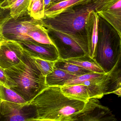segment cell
<instances>
[{
  "instance_id": "obj_1",
  "label": "cell",
  "mask_w": 121,
  "mask_h": 121,
  "mask_svg": "<svg viewBox=\"0 0 121 121\" xmlns=\"http://www.w3.org/2000/svg\"><path fill=\"white\" fill-rule=\"evenodd\" d=\"M114 0H86L59 14L41 19L43 26L61 32L71 37L89 53L87 30L92 13L104 10Z\"/></svg>"
},
{
  "instance_id": "obj_2",
  "label": "cell",
  "mask_w": 121,
  "mask_h": 121,
  "mask_svg": "<svg viewBox=\"0 0 121 121\" xmlns=\"http://www.w3.org/2000/svg\"><path fill=\"white\" fill-rule=\"evenodd\" d=\"M28 103L36 112L35 121H67L81 111L86 104L65 96L60 86L48 87Z\"/></svg>"
},
{
  "instance_id": "obj_3",
  "label": "cell",
  "mask_w": 121,
  "mask_h": 121,
  "mask_svg": "<svg viewBox=\"0 0 121 121\" xmlns=\"http://www.w3.org/2000/svg\"><path fill=\"white\" fill-rule=\"evenodd\" d=\"M8 85L28 102L48 87L34 58L23 50L20 63L4 69Z\"/></svg>"
},
{
  "instance_id": "obj_4",
  "label": "cell",
  "mask_w": 121,
  "mask_h": 121,
  "mask_svg": "<svg viewBox=\"0 0 121 121\" xmlns=\"http://www.w3.org/2000/svg\"><path fill=\"white\" fill-rule=\"evenodd\" d=\"M121 57V34L99 16L96 54L93 59L107 73Z\"/></svg>"
},
{
  "instance_id": "obj_5",
  "label": "cell",
  "mask_w": 121,
  "mask_h": 121,
  "mask_svg": "<svg viewBox=\"0 0 121 121\" xmlns=\"http://www.w3.org/2000/svg\"><path fill=\"white\" fill-rule=\"evenodd\" d=\"M40 20H36L28 11L17 17L11 16L0 26L3 39L16 42L34 41L28 37V32L43 26Z\"/></svg>"
},
{
  "instance_id": "obj_6",
  "label": "cell",
  "mask_w": 121,
  "mask_h": 121,
  "mask_svg": "<svg viewBox=\"0 0 121 121\" xmlns=\"http://www.w3.org/2000/svg\"><path fill=\"white\" fill-rule=\"evenodd\" d=\"M45 28L50 39L57 50L60 59L67 60L86 54L79 45L69 35L52 29Z\"/></svg>"
},
{
  "instance_id": "obj_7",
  "label": "cell",
  "mask_w": 121,
  "mask_h": 121,
  "mask_svg": "<svg viewBox=\"0 0 121 121\" xmlns=\"http://www.w3.org/2000/svg\"><path fill=\"white\" fill-rule=\"evenodd\" d=\"M67 121H118L112 111L101 104L98 99H90L81 111Z\"/></svg>"
},
{
  "instance_id": "obj_8",
  "label": "cell",
  "mask_w": 121,
  "mask_h": 121,
  "mask_svg": "<svg viewBox=\"0 0 121 121\" xmlns=\"http://www.w3.org/2000/svg\"><path fill=\"white\" fill-rule=\"evenodd\" d=\"M36 112L28 103L20 104L1 101L0 121H36Z\"/></svg>"
},
{
  "instance_id": "obj_9",
  "label": "cell",
  "mask_w": 121,
  "mask_h": 121,
  "mask_svg": "<svg viewBox=\"0 0 121 121\" xmlns=\"http://www.w3.org/2000/svg\"><path fill=\"white\" fill-rule=\"evenodd\" d=\"M23 51L17 42L3 39L0 45V67L5 69L18 65Z\"/></svg>"
},
{
  "instance_id": "obj_10",
  "label": "cell",
  "mask_w": 121,
  "mask_h": 121,
  "mask_svg": "<svg viewBox=\"0 0 121 121\" xmlns=\"http://www.w3.org/2000/svg\"><path fill=\"white\" fill-rule=\"evenodd\" d=\"M17 43L33 58L53 61H57L59 59L57 50L53 44H42L36 42Z\"/></svg>"
},
{
  "instance_id": "obj_11",
  "label": "cell",
  "mask_w": 121,
  "mask_h": 121,
  "mask_svg": "<svg viewBox=\"0 0 121 121\" xmlns=\"http://www.w3.org/2000/svg\"><path fill=\"white\" fill-rule=\"evenodd\" d=\"M97 13L121 34V0H114L105 10Z\"/></svg>"
},
{
  "instance_id": "obj_12",
  "label": "cell",
  "mask_w": 121,
  "mask_h": 121,
  "mask_svg": "<svg viewBox=\"0 0 121 121\" xmlns=\"http://www.w3.org/2000/svg\"><path fill=\"white\" fill-rule=\"evenodd\" d=\"M121 57L114 67L108 72L106 84V95L114 94L119 96L121 92Z\"/></svg>"
},
{
  "instance_id": "obj_13",
  "label": "cell",
  "mask_w": 121,
  "mask_h": 121,
  "mask_svg": "<svg viewBox=\"0 0 121 121\" xmlns=\"http://www.w3.org/2000/svg\"><path fill=\"white\" fill-rule=\"evenodd\" d=\"M99 16L97 12L92 11L91 18L87 30L89 55L94 58L96 54L98 39V23Z\"/></svg>"
},
{
  "instance_id": "obj_14",
  "label": "cell",
  "mask_w": 121,
  "mask_h": 121,
  "mask_svg": "<svg viewBox=\"0 0 121 121\" xmlns=\"http://www.w3.org/2000/svg\"><path fill=\"white\" fill-rule=\"evenodd\" d=\"M76 77L77 76L54 67L53 71L45 77V82L48 87L63 86L65 82Z\"/></svg>"
},
{
  "instance_id": "obj_15",
  "label": "cell",
  "mask_w": 121,
  "mask_h": 121,
  "mask_svg": "<svg viewBox=\"0 0 121 121\" xmlns=\"http://www.w3.org/2000/svg\"><path fill=\"white\" fill-rule=\"evenodd\" d=\"M61 91L69 98L86 102L90 99L87 86L83 84L60 87Z\"/></svg>"
},
{
  "instance_id": "obj_16",
  "label": "cell",
  "mask_w": 121,
  "mask_h": 121,
  "mask_svg": "<svg viewBox=\"0 0 121 121\" xmlns=\"http://www.w3.org/2000/svg\"><path fill=\"white\" fill-rule=\"evenodd\" d=\"M63 60L76 65L92 72L105 73L96 61L90 57L89 55L85 54L82 56Z\"/></svg>"
},
{
  "instance_id": "obj_17",
  "label": "cell",
  "mask_w": 121,
  "mask_h": 121,
  "mask_svg": "<svg viewBox=\"0 0 121 121\" xmlns=\"http://www.w3.org/2000/svg\"><path fill=\"white\" fill-rule=\"evenodd\" d=\"M86 0H65L49 6L45 10V17H50L59 14L66 9Z\"/></svg>"
},
{
  "instance_id": "obj_18",
  "label": "cell",
  "mask_w": 121,
  "mask_h": 121,
  "mask_svg": "<svg viewBox=\"0 0 121 121\" xmlns=\"http://www.w3.org/2000/svg\"><path fill=\"white\" fill-rule=\"evenodd\" d=\"M0 99L2 101L14 104H26L28 103L15 91L0 84Z\"/></svg>"
},
{
  "instance_id": "obj_19",
  "label": "cell",
  "mask_w": 121,
  "mask_h": 121,
  "mask_svg": "<svg viewBox=\"0 0 121 121\" xmlns=\"http://www.w3.org/2000/svg\"><path fill=\"white\" fill-rule=\"evenodd\" d=\"M54 67L57 69L67 71L76 76H80L86 73L92 72L76 65L60 59L55 61Z\"/></svg>"
},
{
  "instance_id": "obj_20",
  "label": "cell",
  "mask_w": 121,
  "mask_h": 121,
  "mask_svg": "<svg viewBox=\"0 0 121 121\" xmlns=\"http://www.w3.org/2000/svg\"><path fill=\"white\" fill-rule=\"evenodd\" d=\"M27 35L28 37L38 43L53 44L48 35L46 28L43 25L29 31Z\"/></svg>"
},
{
  "instance_id": "obj_21",
  "label": "cell",
  "mask_w": 121,
  "mask_h": 121,
  "mask_svg": "<svg viewBox=\"0 0 121 121\" xmlns=\"http://www.w3.org/2000/svg\"><path fill=\"white\" fill-rule=\"evenodd\" d=\"M30 0H17L10 8L11 16L15 17L28 10Z\"/></svg>"
},
{
  "instance_id": "obj_22",
  "label": "cell",
  "mask_w": 121,
  "mask_h": 121,
  "mask_svg": "<svg viewBox=\"0 0 121 121\" xmlns=\"http://www.w3.org/2000/svg\"><path fill=\"white\" fill-rule=\"evenodd\" d=\"M45 11L44 0H37L32 4L30 13L34 19L41 20L45 16Z\"/></svg>"
},
{
  "instance_id": "obj_23",
  "label": "cell",
  "mask_w": 121,
  "mask_h": 121,
  "mask_svg": "<svg viewBox=\"0 0 121 121\" xmlns=\"http://www.w3.org/2000/svg\"><path fill=\"white\" fill-rule=\"evenodd\" d=\"M105 73H99L91 72L86 73L80 76H77L65 82L64 86L82 84L85 81L99 77Z\"/></svg>"
},
{
  "instance_id": "obj_24",
  "label": "cell",
  "mask_w": 121,
  "mask_h": 121,
  "mask_svg": "<svg viewBox=\"0 0 121 121\" xmlns=\"http://www.w3.org/2000/svg\"><path fill=\"white\" fill-rule=\"evenodd\" d=\"M34 59L39 70L45 77H46L53 71L55 61L43 60L37 58H34Z\"/></svg>"
},
{
  "instance_id": "obj_25",
  "label": "cell",
  "mask_w": 121,
  "mask_h": 121,
  "mask_svg": "<svg viewBox=\"0 0 121 121\" xmlns=\"http://www.w3.org/2000/svg\"><path fill=\"white\" fill-rule=\"evenodd\" d=\"M11 16L10 8H3L0 6V26Z\"/></svg>"
},
{
  "instance_id": "obj_26",
  "label": "cell",
  "mask_w": 121,
  "mask_h": 121,
  "mask_svg": "<svg viewBox=\"0 0 121 121\" xmlns=\"http://www.w3.org/2000/svg\"><path fill=\"white\" fill-rule=\"evenodd\" d=\"M8 80L3 68L0 67V84L9 88Z\"/></svg>"
},
{
  "instance_id": "obj_27",
  "label": "cell",
  "mask_w": 121,
  "mask_h": 121,
  "mask_svg": "<svg viewBox=\"0 0 121 121\" xmlns=\"http://www.w3.org/2000/svg\"><path fill=\"white\" fill-rule=\"evenodd\" d=\"M17 0H6L0 5L1 8H9Z\"/></svg>"
},
{
  "instance_id": "obj_28",
  "label": "cell",
  "mask_w": 121,
  "mask_h": 121,
  "mask_svg": "<svg viewBox=\"0 0 121 121\" xmlns=\"http://www.w3.org/2000/svg\"><path fill=\"white\" fill-rule=\"evenodd\" d=\"M51 0H44V6L45 10L49 7L50 5Z\"/></svg>"
},
{
  "instance_id": "obj_29",
  "label": "cell",
  "mask_w": 121,
  "mask_h": 121,
  "mask_svg": "<svg viewBox=\"0 0 121 121\" xmlns=\"http://www.w3.org/2000/svg\"><path fill=\"white\" fill-rule=\"evenodd\" d=\"M65 0H51V2H50V5L49 6L55 4L57 3L58 2H60V1H62Z\"/></svg>"
},
{
  "instance_id": "obj_30",
  "label": "cell",
  "mask_w": 121,
  "mask_h": 121,
  "mask_svg": "<svg viewBox=\"0 0 121 121\" xmlns=\"http://www.w3.org/2000/svg\"><path fill=\"white\" fill-rule=\"evenodd\" d=\"M36 0H30V5H29V7H28V10L29 12H30V9L31 8L32 4L33 3V2H35V1Z\"/></svg>"
},
{
  "instance_id": "obj_31",
  "label": "cell",
  "mask_w": 121,
  "mask_h": 121,
  "mask_svg": "<svg viewBox=\"0 0 121 121\" xmlns=\"http://www.w3.org/2000/svg\"><path fill=\"white\" fill-rule=\"evenodd\" d=\"M3 37H2V35H1V27L0 26V40H2L3 39Z\"/></svg>"
},
{
  "instance_id": "obj_32",
  "label": "cell",
  "mask_w": 121,
  "mask_h": 121,
  "mask_svg": "<svg viewBox=\"0 0 121 121\" xmlns=\"http://www.w3.org/2000/svg\"><path fill=\"white\" fill-rule=\"evenodd\" d=\"M5 0H0V5Z\"/></svg>"
},
{
  "instance_id": "obj_33",
  "label": "cell",
  "mask_w": 121,
  "mask_h": 121,
  "mask_svg": "<svg viewBox=\"0 0 121 121\" xmlns=\"http://www.w3.org/2000/svg\"><path fill=\"white\" fill-rule=\"evenodd\" d=\"M49 121V120H38V121Z\"/></svg>"
},
{
  "instance_id": "obj_34",
  "label": "cell",
  "mask_w": 121,
  "mask_h": 121,
  "mask_svg": "<svg viewBox=\"0 0 121 121\" xmlns=\"http://www.w3.org/2000/svg\"><path fill=\"white\" fill-rule=\"evenodd\" d=\"M1 101H1V99H0V107L1 105Z\"/></svg>"
},
{
  "instance_id": "obj_35",
  "label": "cell",
  "mask_w": 121,
  "mask_h": 121,
  "mask_svg": "<svg viewBox=\"0 0 121 121\" xmlns=\"http://www.w3.org/2000/svg\"><path fill=\"white\" fill-rule=\"evenodd\" d=\"M3 40H0V45L1 43V41Z\"/></svg>"
}]
</instances>
